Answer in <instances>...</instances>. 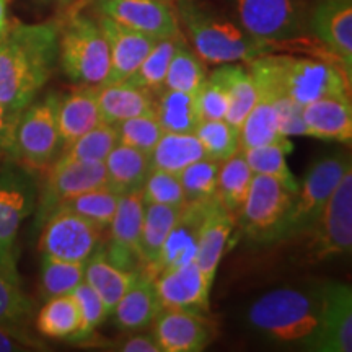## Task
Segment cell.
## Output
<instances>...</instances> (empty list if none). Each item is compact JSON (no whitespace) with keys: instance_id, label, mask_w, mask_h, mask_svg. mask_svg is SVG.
Here are the masks:
<instances>
[{"instance_id":"obj_37","label":"cell","mask_w":352,"mask_h":352,"mask_svg":"<svg viewBox=\"0 0 352 352\" xmlns=\"http://www.w3.org/2000/svg\"><path fill=\"white\" fill-rule=\"evenodd\" d=\"M183 39V33L176 34V36L157 39L155 44L152 46V50L148 51V54L145 56L142 63L139 64V67L122 82L147 88V90L157 94V91L162 90V87H164L166 70H168L171 57H173L176 47L179 46V43H182Z\"/></svg>"},{"instance_id":"obj_15","label":"cell","mask_w":352,"mask_h":352,"mask_svg":"<svg viewBox=\"0 0 352 352\" xmlns=\"http://www.w3.org/2000/svg\"><path fill=\"white\" fill-rule=\"evenodd\" d=\"M160 352H201L215 338V324L202 311L162 307L152 323Z\"/></svg>"},{"instance_id":"obj_13","label":"cell","mask_w":352,"mask_h":352,"mask_svg":"<svg viewBox=\"0 0 352 352\" xmlns=\"http://www.w3.org/2000/svg\"><path fill=\"white\" fill-rule=\"evenodd\" d=\"M107 186L104 164H60L52 162L47 168L41 188H38V201L34 209V230H39L47 217L70 197Z\"/></svg>"},{"instance_id":"obj_48","label":"cell","mask_w":352,"mask_h":352,"mask_svg":"<svg viewBox=\"0 0 352 352\" xmlns=\"http://www.w3.org/2000/svg\"><path fill=\"white\" fill-rule=\"evenodd\" d=\"M196 103L201 120H226L228 109L227 87L215 69L208 74V78L197 90Z\"/></svg>"},{"instance_id":"obj_25","label":"cell","mask_w":352,"mask_h":352,"mask_svg":"<svg viewBox=\"0 0 352 352\" xmlns=\"http://www.w3.org/2000/svg\"><path fill=\"white\" fill-rule=\"evenodd\" d=\"M160 308L162 303L158 300L155 283L151 276L139 271L131 287L114 305L111 311L113 321L122 333L142 331L152 327Z\"/></svg>"},{"instance_id":"obj_6","label":"cell","mask_w":352,"mask_h":352,"mask_svg":"<svg viewBox=\"0 0 352 352\" xmlns=\"http://www.w3.org/2000/svg\"><path fill=\"white\" fill-rule=\"evenodd\" d=\"M38 188L33 171L15 160L0 168V274L15 284H21L16 239L36 209Z\"/></svg>"},{"instance_id":"obj_40","label":"cell","mask_w":352,"mask_h":352,"mask_svg":"<svg viewBox=\"0 0 352 352\" xmlns=\"http://www.w3.org/2000/svg\"><path fill=\"white\" fill-rule=\"evenodd\" d=\"M118 201H120L118 192H114L108 186H101L70 197L57 209L72 210V212L78 214L80 217L90 220L95 226L107 230L109 223H111L114 212H116Z\"/></svg>"},{"instance_id":"obj_52","label":"cell","mask_w":352,"mask_h":352,"mask_svg":"<svg viewBox=\"0 0 352 352\" xmlns=\"http://www.w3.org/2000/svg\"><path fill=\"white\" fill-rule=\"evenodd\" d=\"M19 116L20 113L10 111L3 104H0V160L2 158H10L12 155Z\"/></svg>"},{"instance_id":"obj_30","label":"cell","mask_w":352,"mask_h":352,"mask_svg":"<svg viewBox=\"0 0 352 352\" xmlns=\"http://www.w3.org/2000/svg\"><path fill=\"white\" fill-rule=\"evenodd\" d=\"M258 101L246 114V118L239 127L240 151L250 147H259V145L280 144L294 147L290 139L284 138L277 124V116L271 96L264 91L258 90Z\"/></svg>"},{"instance_id":"obj_31","label":"cell","mask_w":352,"mask_h":352,"mask_svg":"<svg viewBox=\"0 0 352 352\" xmlns=\"http://www.w3.org/2000/svg\"><path fill=\"white\" fill-rule=\"evenodd\" d=\"M215 70L227 87L228 109L226 121L239 129L246 114L252 111V108L258 101L259 94L256 82H254L252 72L245 63L220 64Z\"/></svg>"},{"instance_id":"obj_5","label":"cell","mask_w":352,"mask_h":352,"mask_svg":"<svg viewBox=\"0 0 352 352\" xmlns=\"http://www.w3.org/2000/svg\"><path fill=\"white\" fill-rule=\"evenodd\" d=\"M59 65L76 85L100 87L109 74V50L94 12L69 10L59 21Z\"/></svg>"},{"instance_id":"obj_29","label":"cell","mask_w":352,"mask_h":352,"mask_svg":"<svg viewBox=\"0 0 352 352\" xmlns=\"http://www.w3.org/2000/svg\"><path fill=\"white\" fill-rule=\"evenodd\" d=\"M36 329L51 340L80 341L82 318L72 294L47 298L36 316Z\"/></svg>"},{"instance_id":"obj_50","label":"cell","mask_w":352,"mask_h":352,"mask_svg":"<svg viewBox=\"0 0 352 352\" xmlns=\"http://www.w3.org/2000/svg\"><path fill=\"white\" fill-rule=\"evenodd\" d=\"M96 346L118 352H160V347H158L153 334H145L139 331L122 333L116 340L96 342Z\"/></svg>"},{"instance_id":"obj_20","label":"cell","mask_w":352,"mask_h":352,"mask_svg":"<svg viewBox=\"0 0 352 352\" xmlns=\"http://www.w3.org/2000/svg\"><path fill=\"white\" fill-rule=\"evenodd\" d=\"M158 300L162 307L186 308V310H209V297L212 284L202 274L195 263L171 267L153 277Z\"/></svg>"},{"instance_id":"obj_11","label":"cell","mask_w":352,"mask_h":352,"mask_svg":"<svg viewBox=\"0 0 352 352\" xmlns=\"http://www.w3.org/2000/svg\"><path fill=\"white\" fill-rule=\"evenodd\" d=\"M307 236V261L321 263L324 259L351 254L352 250V168L342 176Z\"/></svg>"},{"instance_id":"obj_23","label":"cell","mask_w":352,"mask_h":352,"mask_svg":"<svg viewBox=\"0 0 352 352\" xmlns=\"http://www.w3.org/2000/svg\"><path fill=\"white\" fill-rule=\"evenodd\" d=\"M101 111L96 87L77 85L57 100V124L60 134V151L101 124Z\"/></svg>"},{"instance_id":"obj_44","label":"cell","mask_w":352,"mask_h":352,"mask_svg":"<svg viewBox=\"0 0 352 352\" xmlns=\"http://www.w3.org/2000/svg\"><path fill=\"white\" fill-rule=\"evenodd\" d=\"M114 126H116L118 132V144L138 148V151L148 153V155L164 134V129L158 124L155 114L131 118V120L116 122Z\"/></svg>"},{"instance_id":"obj_28","label":"cell","mask_w":352,"mask_h":352,"mask_svg":"<svg viewBox=\"0 0 352 352\" xmlns=\"http://www.w3.org/2000/svg\"><path fill=\"white\" fill-rule=\"evenodd\" d=\"M103 164L107 170V186L120 196L142 191L152 170L148 153L122 144H116Z\"/></svg>"},{"instance_id":"obj_41","label":"cell","mask_w":352,"mask_h":352,"mask_svg":"<svg viewBox=\"0 0 352 352\" xmlns=\"http://www.w3.org/2000/svg\"><path fill=\"white\" fill-rule=\"evenodd\" d=\"M83 263L64 261L43 254L41 259V285L43 297L51 298L72 294L78 284L83 283Z\"/></svg>"},{"instance_id":"obj_35","label":"cell","mask_w":352,"mask_h":352,"mask_svg":"<svg viewBox=\"0 0 352 352\" xmlns=\"http://www.w3.org/2000/svg\"><path fill=\"white\" fill-rule=\"evenodd\" d=\"M253 176L254 173L246 164L243 153L240 151L233 153L232 157L220 162L215 199L223 209L236 215L248 195Z\"/></svg>"},{"instance_id":"obj_54","label":"cell","mask_w":352,"mask_h":352,"mask_svg":"<svg viewBox=\"0 0 352 352\" xmlns=\"http://www.w3.org/2000/svg\"><path fill=\"white\" fill-rule=\"evenodd\" d=\"M54 2H59V3H69V2H72V0H54Z\"/></svg>"},{"instance_id":"obj_49","label":"cell","mask_w":352,"mask_h":352,"mask_svg":"<svg viewBox=\"0 0 352 352\" xmlns=\"http://www.w3.org/2000/svg\"><path fill=\"white\" fill-rule=\"evenodd\" d=\"M258 87V85H256ZM261 90V88H258ZM264 94L271 96L272 104H274L277 124H279V131L284 138H297V135H305V126H303L302 120V108L296 101H292L287 96L279 94H270V91L261 90Z\"/></svg>"},{"instance_id":"obj_17","label":"cell","mask_w":352,"mask_h":352,"mask_svg":"<svg viewBox=\"0 0 352 352\" xmlns=\"http://www.w3.org/2000/svg\"><path fill=\"white\" fill-rule=\"evenodd\" d=\"M142 192L122 195L118 201L116 212L113 215L108 243H104L108 258L114 264L127 271H142L139 256L140 230L144 220Z\"/></svg>"},{"instance_id":"obj_7","label":"cell","mask_w":352,"mask_h":352,"mask_svg":"<svg viewBox=\"0 0 352 352\" xmlns=\"http://www.w3.org/2000/svg\"><path fill=\"white\" fill-rule=\"evenodd\" d=\"M233 19L252 36L277 46L307 39V0H227Z\"/></svg>"},{"instance_id":"obj_24","label":"cell","mask_w":352,"mask_h":352,"mask_svg":"<svg viewBox=\"0 0 352 352\" xmlns=\"http://www.w3.org/2000/svg\"><path fill=\"white\" fill-rule=\"evenodd\" d=\"M235 228V214L228 212L219 204L217 199H214L212 204L209 206L204 222H202L199 243H197V252L195 261H192L210 283H214L220 261L227 252L228 241H230Z\"/></svg>"},{"instance_id":"obj_42","label":"cell","mask_w":352,"mask_h":352,"mask_svg":"<svg viewBox=\"0 0 352 352\" xmlns=\"http://www.w3.org/2000/svg\"><path fill=\"white\" fill-rule=\"evenodd\" d=\"M219 170V160L204 157L179 171V183L186 202H209L215 199Z\"/></svg>"},{"instance_id":"obj_39","label":"cell","mask_w":352,"mask_h":352,"mask_svg":"<svg viewBox=\"0 0 352 352\" xmlns=\"http://www.w3.org/2000/svg\"><path fill=\"white\" fill-rule=\"evenodd\" d=\"M206 78H208L206 63L192 51V47H189L186 38H184L171 57L162 88L197 94Z\"/></svg>"},{"instance_id":"obj_46","label":"cell","mask_w":352,"mask_h":352,"mask_svg":"<svg viewBox=\"0 0 352 352\" xmlns=\"http://www.w3.org/2000/svg\"><path fill=\"white\" fill-rule=\"evenodd\" d=\"M144 204H162L183 208L186 204L179 176L165 170L152 168L142 188Z\"/></svg>"},{"instance_id":"obj_51","label":"cell","mask_w":352,"mask_h":352,"mask_svg":"<svg viewBox=\"0 0 352 352\" xmlns=\"http://www.w3.org/2000/svg\"><path fill=\"white\" fill-rule=\"evenodd\" d=\"M44 346L34 340L26 329L0 324V352H26L43 351Z\"/></svg>"},{"instance_id":"obj_19","label":"cell","mask_w":352,"mask_h":352,"mask_svg":"<svg viewBox=\"0 0 352 352\" xmlns=\"http://www.w3.org/2000/svg\"><path fill=\"white\" fill-rule=\"evenodd\" d=\"M95 13V12H94ZM109 50V74L104 83L126 80L148 54L157 38L148 36L107 15L95 13Z\"/></svg>"},{"instance_id":"obj_27","label":"cell","mask_w":352,"mask_h":352,"mask_svg":"<svg viewBox=\"0 0 352 352\" xmlns=\"http://www.w3.org/2000/svg\"><path fill=\"white\" fill-rule=\"evenodd\" d=\"M83 267V280L101 297L109 315L139 274V271H127L114 264L108 258L104 243L87 259Z\"/></svg>"},{"instance_id":"obj_8","label":"cell","mask_w":352,"mask_h":352,"mask_svg":"<svg viewBox=\"0 0 352 352\" xmlns=\"http://www.w3.org/2000/svg\"><path fill=\"white\" fill-rule=\"evenodd\" d=\"M57 94L36 98L20 113L8 160L30 170H47L60 151V134L57 124Z\"/></svg>"},{"instance_id":"obj_26","label":"cell","mask_w":352,"mask_h":352,"mask_svg":"<svg viewBox=\"0 0 352 352\" xmlns=\"http://www.w3.org/2000/svg\"><path fill=\"white\" fill-rule=\"evenodd\" d=\"M101 120L109 124L138 116L155 114V94L127 82L103 83L96 87Z\"/></svg>"},{"instance_id":"obj_4","label":"cell","mask_w":352,"mask_h":352,"mask_svg":"<svg viewBox=\"0 0 352 352\" xmlns=\"http://www.w3.org/2000/svg\"><path fill=\"white\" fill-rule=\"evenodd\" d=\"M175 10L186 41L206 64L246 63L279 47L252 36L235 19L202 0H176Z\"/></svg>"},{"instance_id":"obj_22","label":"cell","mask_w":352,"mask_h":352,"mask_svg":"<svg viewBox=\"0 0 352 352\" xmlns=\"http://www.w3.org/2000/svg\"><path fill=\"white\" fill-rule=\"evenodd\" d=\"M307 138L349 144L352 139L351 96H324L302 108Z\"/></svg>"},{"instance_id":"obj_55","label":"cell","mask_w":352,"mask_h":352,"mask_svg":"<svg viewBox=\"0 0 352 352\" xmlns=\"http://www.w3.org/2000/svg\"><path fill=\"white\" fill-rule=\"evenodd\" d=\"M170 2H173V0H170Z\"/></svg>"},{"instance_id":"obj_3","label":"cell","mask_w":352,"mask_h":352,"mask_svg":"<svg viewBox=\"0 0 352 352\" xmlns=\"http://www.w3.org/2000/svg\"><path fill=\"white\" fill-rule=\"evenodd\" d=\"M245 65L258 88L287 96L300 107L324 96H351V76L328 59L270 52Z\"/></svg>"},{"instance_id":"obj_36","label":"cell","mask_w":352,"mask_h":352,"mask_svg":"<svg viewBox=\"0 0 352 352\" xmlns=\"http://www.w3.org/2000/svg\"><path fill=\"white\" fill-rule=\"evenodd\" d=\"M116 126L109 124V122H101L91 131L85 132L82 138L64 147L54 162H60V164H72V162L103 164L109 152L116 147Z\"/></svg>"},{"instance_id":"obj_2","label":"cell","mask_w":352,"mask_h":352,"mask_svg":"<svg viewBox=\"0 0 352 352\" xmlns=\"http://www.w3.org/2000/svg\"><path fill=\"white\" fill-rule=\"evenodd\" d=\"M246 323L274 344L316 351L323 323L321 287L270 290L248 307Z\"/></svg>"},{"instance_id":"obj_1","label":"cell","mask_w":352,"mask_h":352,"mask_svg":"<svg viewBox=\"0 0 352 352\" xmlns=\"http://www.w3.org/2000/svg\"><path fill=\"white\" fill-rule=\"evenodd\" d=\"M59 64V21L12 20L0 36V104L21 113Z\"/></svg>"},{"instance_id":"obj_18","label":"cell","mask_w":352,"mask_h":352,"mask_svg":"<svg viewBox=\"0 0 352 352\" xmlns=\"http://www.w3.org/2000/svg\"><path fill=\"white\" fill-rule=\"evenodd\" d=\"M212 201L186 202L183 206L173 228L166 236L160 256L145 274H148L153 279L162 271L195 261L202 222H204L206 214H208V209L212 204Z\"/></svg>"},{"instance_id":"obj_38","label":"cell","mask_w":352,"mask_h":352,"mask_svg":"<svg viewBox=\"0 0 352 352\" xmlns=\"http://www.w3.org/2000/svg\"><path fill=\"white\" fill-rule=\"evenodd\" d=\"M292 151L294 147H287V145L271 144L243 148L240 152L243 153L246 164H248L254 175L271 176V178L283 183L294 195H297L300 183L297 182L287 165V155Z\"/></svg>"},{"instance_id":"obj_10","label":"cell","mask_w":352,"mask_h":352,"mask_svg":"<svg viewBox=\"0 0 352 352\" xmlns=\"http://www.w3.org/2000/svg\"><path fill=\"white\" fill-rule=\"evenodd\" d=\"M294 192L271 176L254 175L245 202L236 212V227L253 245H274L279 240Z\"/></svg>"},{"instance_id":"obj_32","label":"cell","mask_w":352,"mask_h":352,"mask_svg":"<svg viewBox=\"0 0 352 352\" xmlns=\"http://www.w3.org/2000/svg\"><path fill=\"white\" fill-rule=\"evenodd\" d=\"M182 208L162 204H145L142 230H140L139 256L140 267L147 272L160 256L162 248L178 219Z\"/></svg>"},{"instance_id":"obj_45","label":"cell","mask_w":352,"mask_h":352,"mask_svg":"<svg viewBox=\"0 0 352 352\" xmlns=\"http://www.w3.org/2000/svg\"><path fill=\"white\" fill-rule=\"evenodd\" d=\"M32 315L33 302L21 290L20 284L0 274V324L26 329Z\"/></svg>"},{"instance_id":"obj_9","label":"cell","mask_w":352,"mask_h":352,"mask_svg":"<svg viewBox=\"0 0 352 352\" xmlns=\"http://www.w3.org/2000/svg\"><path fill=\"white\" fill-rule=\"evenodd\" d=\"M351 168V158L344 152L320 157L310 165L302 184H298V191L294 196L292 208L277 243L300 239L318 217L342 176Z\"/></svg>"},{"instance_id":"obj_43","label":"cell","mask_w":352,"mask_h":352,"mask_svg":"<svg viewBox=\"0 0 352 352\" xmlns=\"http://www.w3.org/2000/svg\"><path fill=\"white\" fill-rule=\"evenodd\" d=\"M195 135L204 148L206 157L214 160H226L240 151L239 129L226 120H201Z\"/></svg>"},{"instance_id":"obj_16","label":"cell","mask_w":352,"mask_h":352,"mask_svg":"<svg viewBox=\"0 0 352 352\" xmlns=\"http://www.w3.org/2000/svg\"><path fill=\"white\" fill-rule=\"evenodd\" d=\"M308 30L352 76V0H315L308 7Z\"/></svg>"},{"instance_id":"obj_47","label":"cell","mask_w":352,"mask_h":352,"mask_svg":"<svg viewBox=\"0 0 352 352\" xmlns=\"http://www.w3.org/2000/svg\"><path fill=\"white\" fill-rule=\"evenodd\" d=\"M74 298H76L78 311H80L82 318V333H80V344L91 340L95 334V329L103 323L109 316V311L107 305L98 294L88 285L85 280L77 285L72 292Z\"/></svg>"},{"instance_id":"obj_34","label":"cell","mask_w":352,"mask_h":352,"mask_svg":"<svg viewBox=\"0 0 352 352\" xmlns=\"http://www.w3.org/2000/svg\"><path fill=\"white\" fill-rule=\"evenodd\" d=\"M155 118L164 132H195L201 121L196 94L162 88L155 94Z\"/></svg>"},{"instance_id":"obj_53","label":"cell","mask_w":352,"mask_h":352,"mask_svg":"<svg viewBox=\"0 0 352 352\" xmlns=\"http://www.w3.org/2000/svg\"><path fill=\"white\" fill-rule=\"evenodd\" d=\"M8 7H10V0H0V36L7 32L12 21L8 16Z\"/></svg>"},{"instance_id":"obj_14","label":"cell","mask_w":352,"mask_h":352,"mask_svg":"<svg viewBox=\"0 0 352 352\" xmlns=\"http://www.w3.org/2000/svg\"><path fill=\"white\" fill-rule=\"evenodd\" d=\"M90 6L95 13L107 15L152 38L183 33L170 0H91Z\"/></svg>"},{"instance_id":"obj_12","label":"cell","mask_w":352,"mask_h":352,"mask_svg":"<svg viewBox=\"0 0 352 352\" xmlns=\"http://www.w3.org/2000/svg\"><path fill=\"white\" fill-rule=\"evenodd\" d=\"M41 228V253L64 261L85 264L104 243V228L67 209H56Z\"/></svg>"},{"instance_id":"obj_21","label":"cell","mask_w":352,"mask_h":352,"mask_svg":"<svg viewBox=\"0 0 352 352\" xmlns=\"http://www.w3.org/2000/svg\"><path fill=\"white\" fill-rule=\"evenodd\" d=\"M323 294V323L316 351H352V290L349 284L327 283Z\"/></svg>"},{"instance_id":"obj_33","label":"cell","mask_w":352,"mask_h":352,"mask_svg":"<svg viewBox=\"0 0 352 352\" xmlns=\"http://www.w3.org/2000/svg\"><path fill=\"white\" fill-rule=\"evenodd\" d=\"M206 157L195 132H164L151 153L152 168L178 175L188 165Z\"/></svg>"}]
</instances>
